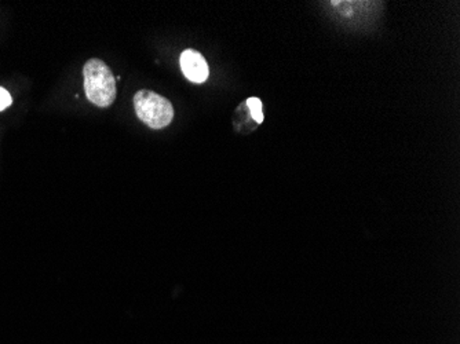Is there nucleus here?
<instances>
[{
  "label": "nucleus",
  "instance_id": "obj_1",
  "mask_svg": "<svg viewBox=\"0 0 460 344\" xmlns=\"http://www.w3.org/2000/svg\"><path fill=\"white\" fill-rule=\"evenodd\" d=\"M84 91L89 100L100 107L110 106L116 99V79L110 68L97 58L89 59L83 68Z\"/></svg>",
  "mask_w": 460,
  "mask_h": 344
},
{
  "label": "nucleus",
  "instance_id": "obj_2",
  "mask_svg": "<svg viewBox=\"0 0 460 344\" xmlns=\"http://www.w3.org/2000/svg\"><path fill=\"white\" fill-rule=\"evenodd\" d=\"M134 109L138 119L154 130L165 128L174 119L171 102L149 90H141L134 96Z\"/></svg>",
  "mask_w": 460,
  "mask_h": 344
},
{
  "label": "nucleus",
  "instance_id": "obj_5",
  "mask_svg": "<svg viewBox=\"0 0 460 344\" xmlns=\"http://www.w3.org/2000/svg\"><path fill=\"white\" fill-rule=\"evenodd\" d=\"M11 103H13V98H11L10 93L6 89L0 87V112L7 109Z\"/></svg>",
  "mask_w": 460,
  "mask_h": 344
},
{
  "label": "nucleus",
  "instance_id": "obj_3",
  "mask_svg": "<svg viewBox=\"0 0 460 344\" xmlns=\"http://www.w3.org/2000/svg\"><path fill=\"white\" fill-rule=\"evenodd\" d=\"M181 69L185 77L192 82L202 84L209 76V69L205 57L196 50H185L179 58Z\"/></svg>",
  "mask_w": 460,
  "mask_h": 344
},
{
  "label": "nucleus",
  "instance_id": "obj_4",
  "mask_svg": "<svg viewBox=\"0 0 460 344\" xmlns=\"http://www.w3.org/2000/svg\"><path fill=\"white\" fill-rule=\"evenodd\" d=\"M248 110H250V114L251 117L254 119V121H256L258 124H260L263 121V110H262V100L256 97H253V98L247 99L246 102Z\"/></svg>",
  "mask_w": 460,
  "mask_h": 344
}]
</instances>
